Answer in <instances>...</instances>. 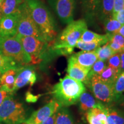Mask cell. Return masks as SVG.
<instances>
[{"label": "cell", "mask_w": 124, "mask_h": 124, "mask_svg": "<svg viewBox=\"0 0 124 124\" xmlns=\"http://www.w3.org/2000/svg\"><path fill=\"white\" fill-rule=\"evenodd\" d=\"M40 96L41 95H33L30 91H27L25 94V100L29 103H35L38 101V99L39 98Z\"/></svg>", "instance_id": "cell-34"}, {"label": "cell", "mask_w": 124, "mask_h": 124, "mask_svg": "<svg viewBox=\"0 0 124 124\" xmlns=\"http://www.w3.org/2000/svg\"><path fill=\"white\" fill-rule=\"evenodd\" d=\"M111 35H100L89 30H86L82 34L79 40L85 43H97L100 46L108 43L110 39Z\"/></svg>", "instance_id": "cell-18"}, {"label": "cell", "mask_w": 124, "mask_h": 124, "mask_svg": "<svg viewBox=\"0 0 124 124\" xmlns=\"http://www.w3.org/2000/svg\"><path fill=\"white\" fill-rule=\"evenodd\" d=\"M60 107L62 106L56 101L55 100L51 101L42 108L34 111L24 123L41 124L43 122L56 112Z\"/></svg>", "instance_id": "cell-10"}, {"label": "cell", "mask_w": 124, "mask_h": 124, "mask_svg": "<svg viewBox=\"0 0 124 124\" xmlns=\"http://www.w3.org/2000/svg\"><path fill=\"white\" fill-rule=\"evenodd\" d=\"M114 8V0H101L95 18L103 23L105 20L113 17Z\"/></svg>", "instance_id": "cell-16"}, {"label": "cell", "mask_w": 124, "mask_h": 124, "mask_svg": "<svg viewBox=\"0 0 124 124\" xmlns=\"http://www.w3.org/2000/svg\"><path fill=\"white\" fill-rule=\"evenodd\" d=\"M121 73L120 71L113 69L111 67L107 66L100 75H97L102 81L113 86L114 82L118 76Z\"/></svg>", "instance_id": "cell-20"}, {"label": "cell", "mask_w": 124, "mask_h": 124, "mask_svg": "<svg viewBox=\"0 0 124 124\" xmlns=\"http://www.w3.org/2000/svg\"><path fill=\"white\" fill-rule=\"evenodd\" d=\"M17 12V34L24 36L35 37L40 40L46 41L33 21L28 6L25 0L18 8Z\"/></svg>", "instance_id": "cell-7"}, {"label": "cell", "mask_w": 124, "mask_h": 124, "mask_svg": "<svg viewBox=\"0 0 124 124\" xmlns=\"http://www.w3.org/2000/svg\"><path fill=\"white\" fill-rule=\"evenodd\" d=\"M106 111L107 116L114 121L115 124H124V111L117 107L106 106Z\"/></svg>", "instance_id": "cell-22"}, {"label": "cell", "mask_w": 124, "mask_h": 124, "mask_svg": "<svg viewBox=\"0 0 124 124\" xmlns=\"http://www.w3.org/2000/svg\"><path fill=\"white\" fill-rule=\"evenodd\" d=\"M16 36L31 58V64H39L43 60L51 59L55 56L49 43L32 36H24L17 33Z\"/></svg>", "instance_id": "cell-4"}, {"label": "cell", "mask_w": 124, "mask_h": 124, "mask_svg": "<svg viewBox=\"0 0 124 124\" xmlns=\"http://www.w3.org/2000/svg\"><path fill=\"white\" fill-rule=\"evenodd\" d=\"M78 102L79 103L80 110L82 113H86L93 108H104L106 106L86 91L82 93Z\"/></svg>", "instance_id": "cell-14"}, {"label": "cell", "mask_w": 124, "mask_h": 124, "mask_svg": "<svg viewBox=\"0 0 124 124\" xmlns=\"http://www.w3.org/2000/svg\"><path fill=\"white\" fill-rule=\"evenodd\" d=\"M9 94H11V93H9L7 91L5 90L4 89H2L0 86V106L2 105L3 102L7 98V97Z\"/></svg>", "instance_id": "cell-36"}, {"label": "cell", "mask_w": 124, "mask_h": 124, "mask_svg": "<svg viewBox=\"0 0 124 124\" xmlns=\"http://www.w3.org/2000/svg\"><path fill=\"white\" fill-rule=\"evenodd\" d=\"M86 117L89 124H103L91 110H89L86 113Z\"/></svg>", "instance_id": "cell-31"}, {"label": "cell", "mask_w": 124, "mask_h": 124, "mask_svg": "<svg viewBox=\"0 0 124 124\" xmlns=\"http://www.w3.org/2000/svg\"><path fill=\"white\" fill-rule=\"evenodd\" d=\"M108 66L111 67L113 69L117 70L120 71L121 60L120 53H116L113 55L108 59L107 60ZM121 72V71H120Z\"/></svg>", "instance_id": "cell-30"}, {"label": "cell", "mask_w": 124, "mask_h": 124, "mask_svg": "<svg viewBox=\"0 0 124 124\" xmlns=\"http://www.w3.org/2000/svg\"><path fill=\"white\" fill-rule=\"evenodd\" d=\"M124 7V0H114V8L113 12V17L114 18L116 14Z\"/></svg>", "instance_id": "cell-33"}, {"label": "cell", "mask_w": 124, "mask_h": 124, "mask_svg": "<svg viewBox=\"0 0 124 124\" xmlns=\"http://www.w3.org/2000/svg\"><path fill=\"white\" fill-rule=\"evenodd\" d=\"M114 104L117 105L118 108H120L122 110L124 111V95L121 98H120Z\"/></svg>", "instance_id": "cell-37"}, {"label": "cell", "mask_w": 124, "mask_h": 124, "mask_svg": "<svg viewBox=\"0 0 124 124\" xmlns=\"http://www.w3.org/2000/svg\"><path fill=\"white\" fill-rule=\"evenodd\" d=\"M0 51L21 67L31 64L30 56L24 51L16 35L12 37H0Z\"/></svg>", "instance_id": "cell-6"}, {"label": "cell", "mask_w": 124, "mask_h": 124, "mask_svg": "<svg viewBox=\"0 0 124 124\" xmlns=\"http://www.w3.org/2000/svg\"><path fill=\"white\" fill-rule=\"evenodd\" d=\"M56 113H54L53 115L51 116V117H49L48 118L46 119V120H45L44 122H43L41 124H55Z\"/></svg>", "instance_id": "cell-38"}, {"label": "cell", "mask_w": 124, "mask_h": 124, "mask_svg": "<svg viewBox=\"0 0 124 124\" xmlns=\"http://www.w3.org/2000/svg\"><path fill=\"white\" fill-rule=\"evenodd\" d=\"M101 46L97 43H85L79 40L75 47L85 51H93L97 49Z\"/></svg>", "instance_id": "cell-29"}, {"label": "cell", "mask_w": 124, "mask_h": 124, "mask_svg": "<svg viewBox=\"0 0 124 124\" xmlns=\"http://www.w3.org/2000/svg\"><path fill=\"white\" fill-rule=\"evenodd\" d=\"M17 10L0 18V37H12L17 33Z\"/></svg>", "instance_id": "cell-12"}, {"label": "cell", "mask_w": 124, "mask_h": 124, "mask_svg": "<svg viewBox=\"0 0 124 124\" xmlns=\"http://www.w3.org/2000/svg\"><path fill=\"white\" fill-rule=\"evenodd\" d=\"M85 84L90 90L97 100L106 106H110L113 103V86L102 81L97 75L91 77L84 82Z\"/></svg>", "instance_id": "cell-8"}, {"label": "cell", "mask_w": 124, "mask_h": 124, "mask_svg": "<svg viewBox=\"0 0 124 124\" xmlns=\"http://www.w3.org/2000/svg\"><path fill=\"white\" fill-rule=\"evenodd\" d=\"M0 124H3V123H2V122H0Z\"/></svg>", "instance_id": "cell-45"}, {"label": "cell", "mask_w": 124, "mask_h": 124, "mask_svg": "<svg viewBox=\"0 0 124 124\" xmlns=\"http://www.w3.org/2000/svg\"><path fill=\"white\" fill-rule=\"evenodd\" d=\"M120 56L121 60L120 71L122 72H124V51L120 52Z\"/></svg>", "instance_id": "cell-39"}, {"label": "cell", "mask_w": 124, "mask_h": 124, "mask_svg": "<svg viewBox=\"0 0 124 124\" xmlns=\"http://www.w3.org/2000/svg\"><path fill=\"white\" fill-rule=\"evenodd\" d=\"M86 91L83 82L66 75L54 86L52 95L61 106L68 107L78 102L80 96Z\"/></svg>", "instance_id": "cell-3"}, {"label": "cell", "mask_w": 124, "mask_h": 124, "mask_svg": "<svg viewBox=\"0 0 124 124\" xmlns=\"http://www.w3.org/2000/svg\"><path fill=\"white\" fill-rule=\"evenodd\" d=\"M24 0H4L2 4V16L15 13Z\"/></svg>", "instance_id": "cell-24"}, {"label": "cell", "mask_w": 124, "mask_h": 124, "mask_svg": "<svg viewBox=\"0 0 124 124\" xmlns=\"http://www.w3.org/2000/svg\"><path fill=\"white\" fill-rule=\"evenodd\" d=\"M105 32L109 35L117 33L122 25L117 20L113 17L108 18L103 22Z\"/></svg>", "instance_id": "cell-27"}, {"label": "cell", "mask_w": 124, "mask_h": 124, "mask_svg": "<svg viewBox=\"0 0 124 124\" xmlns=\"http://www.w3.org/2000/svg\"><path fill=\"white\" fill-rule=\"evenodd\" d=\"M89 70L77 63L72 56L68 59L67 72L68 75L72 78L84 82L86 80Z\"/></svg>", "instance_id": "cell-13"}, {"label": "cell", "mask_w": 124, "mask_h": 124, "mask_svg": "<svg viewBox=\"0 0 124 124\" xmlns=\"http://www.w3.org/2000/svg\"><path fill=\"white\" fill-rule=\"evenodd\" d=\"M2 2L0 1V18L2 17Z\"/></svg>", "instance_id": "cell-42"}, {"label": "cell", "mask_w": 124, "mask_h": 124, "mask_svg": "<svg viewBox=\"0 0 124 124\" xmlns=\"http://www.w3.org/2000/svg\"><path fill=\"white\" fill-rule=\"evenodd\" d=\"M48 3L63 24L74 21L76 0H48Z\"/></svg>", "instance_id": "cell-9"}, {"label": "cell", "mask_w": 124, "mask_h": 124, "mask_svg": "<svg viewBox=\"0 0 124 124\" xmlns=\"http://www.w3.org/2000/svg\"></svg>", "instance_id": "cell-47"}, {"label": "cell", "mask_w": 124, "mask_h": 124, "mask_svg": "<svg viewBox=\"0 0 124 124\" xmlns=\"http://www.w3.org/2000/svg\"><path fill=\"white\" fill-rule=\"evenodd\" d=\"M23 124H27V123H24Z\"/></svg>", "instance_id": "cell-46"}, {"label": "cell", "mask_w": 124, "mask_h": 124, "mask_svg": "<svg viewBox=\"0 0 124 124\" xmlns=\"http://www.w3.org/2000/svg\"><path fill=\"white\" fill-rule=\"evenodd\" d=\"M101 0H81L85 19L92 23L95 19L96 12Z\"/></svg>", "instance_id": "cell-19"}, {"label": "cell", "mask_w": 124, "mask_h": 124, "mask_svg": "<svg viewBox=\"0 0 124 124\" xmlns=\"http://www.w3.org/2000/svg\"><path fill=\"white\" fill-rule=\"evenodd\" d=\"M37 80V75L32 66H25L20 68L17 74L15 82V92L28 85L33 86Z\"/></svg>", "instance_id": "cell-11"}, {"label": "cell", "mask_w": 124, "mask_h": 124, "mask_svg": "<svg viewBox=\"0 0 124 124\" xmlns=\"http://www.w3.org/2000/svg\"><path fill=\"white\" fill-rule=\"evenodd\" d=\"M55 124H74L72 114L66 107L62 106L57 110Z\"/></svg>", "instance_id": "cell-21"}, {"label": "cell", "mask_w": 124, "mask_h": 124, "mask_svg": "<svg viewBox=\"0 0 124 124\" xmlns=\"http://www.w3.org/2000/svg\"><path fill=\"white\" fill-rule=\"evenodd\" d=\"M95 51L98 59L103 61H107L111 56L116 54L110 47L108 43L104 44V46H100Z\"/></svg>", "instance_id": "cell-26"}, {"label": "cell", "mask_w": 124, "mask_h": 124, "mask_svg": "<svg viewBox=\"0 0 124 124\" xmlns=\"http://www.w3.org/2000/svg\"><path fill=\"white\" fill-rule=\"evenodd\" d=\"M77 63L86 69H91V67L98 60V57L95 51H81L71 55Z\"/></svg>", "instance_id": "cell-15"}, {"label": "cell", "mask_w": 124, "mask_h": 124, "mask_svg": "<svg viewBox=\"0 0 124 124\" xmlns=\"http://www.w3.org/2000/svg\"><path fill=\"white\" fill-rule=\"evenodd\" d=\"M0 1H1V2H3V1H4V0H0Z\"/></svg>", "instance_id": "cell-43"}, {"label": "cell", "mask_w": 124, "mask_h": 124, "mask_svg": "<svg viewBox=\"0 0 124 124\" xmlns=\"http://www.w3.org/2000/svg\"><path fill=\"white\" fill-rule=\"evenodd\" d=\"M1 74H1V72H0V78H1Z\"/></svg>", "instance_id": "cell-44"}, {"label": "cell", "mask_w": 124, "mask_h": 124, "mask_svg": "<svg viewBox=\"0 0 124 124\" xmlns=\"http://www.w3.org/2000/svg\"><path fill=\"white\" fill-rule=\"evenodd\" d=\"M108 66L107 61H103V60H97L95 62L93 66L91 67V69L90 70L89 73L86 77V79L90 78L91 77L94 75H98L104 70L105 67Z\"/></svg>", "instance_id": "cell-28"}, {"label": "cell", "mask_w": 124, "mask_h": 124, "mask_svg": "<svg viewBox=\"0 0 124 124\" xmlns=\"http://www.w3.org/2000/svg\"><path fill=\"white\" fill-rule=\"evenodd\" d=\"M113 103H115L120 98L124 95V72H121L114 82L113 85Z\"/></svg>", "instance_id": "cell-23"}, {"label": "cell", "mask_w": 124, "mask_h": 124, "mask_svg": "<svg viewBox=\"0 0 124 124\" xmlns=\"http://www.w3.org/2000/svg\"><path fill=\"white\" fill-rule=\"evenodd\" d=\"M20 68H21V67L18 66L13 60L5 56L0 51V72L1 74L10 69H18Z\"/></svg>", "instance_id": "cell-25"}, {"label": "cell", "mask_w": 124, "mask_h": 124, "mask_svg": "<svg viewBox=\"0 0 124 124\" xmlns=\"http://www.w3.org/2000/svg\"><path fill=\"white\" fill-rule=\"evenodd\" d=\"M20 69H10L1 74L0 78V86L9 93L14 94L15 93L14 87L16 77Z\"/></svg>", "instance_id": "cell-17"}, {"label": "cell", "mask_w": 124, "mask_h": 124, "mask_svg": "<svg viewBox=\"0 0 124 124\" xmlns=\"http://www.w3.org/2000/svg\"><path fill=\"white\" fill-rule=\"evenodd\" d=\"M25 108L21 102L9 94L0 106V122L4 124H22L27 120Z\"/></svg>", "instance_id": "cell-5"}, {"label": "cell", "mask_w": 124, "mask_h": 124, "mask_svg": "<svg viewBox=\"0 0 124 124\" xmlns=\"http://www.w3.org/2000/svg\"><path fill=\"white\" fill-rule=\"evenodd\" d=\"M117 33H118L119 34H120L121 35H122V36L124 37V24L122 25L121 27L120 28V29L118 31Z\"/></svg>", "instance_id": "cell-40"}, {"label": "cell", "mask_w": 124, "mask_h": 124, "mask_svg": "<svg viewBox=\"0 0 124 124\" xmlns=\"http://www.w3.org/2000/svg\"><path fill=\"white\" fill-rule=\"evenodd\" d=\"M109 41L116 43V44H118L119 46L123 48L124 49V37L118 33H116L111 35Z\"/></svg>", "instance_id": "cell-32"}, {"label": "cell", "mask_w": 124, "mask_h": 124, "mask_svg": "<svg viewBox=\"0 0 124 124\" xmlns=\"http://www.w3.org/2000/svg\"><path fill=\"white\" fill-rule=\"evenodd\" d=\"M28 6L31 16L46 42L55 39L57 27L52 14L40 0H25Z\"/></svg>", "instance_id": "cell-2"}, {"label": "cell", "mask_w": 124, "mask_h": 124, "mask_svg": "<svg viewBox=\"0 0 124 124\" xmlns=\"http://www.w3.org/2000/svg\"><path fill=\"white\" fill-rule=\"evenodd\" d=\"M87 29V25L85 20H78L69 23L53 41L49 42L55 55H71L82 34Z\"/></svg>", "instance_id": "cell-1"}, {"label": "cell", "mask_w": 124, "mask_h": 124, "mask_svg": "<svg viewBox=\"0 0 124 124\" xmlns=\"http://www.w3.org/2000/svg\"><path fill=\"white\" fill-rule=\"evenodd\" d=\"M121 25L124 24V7L116 14L114 18Z\"/></svg>", "instance_id": "cell-35"}, {"label": "cell", "mask_w": 124, "mask_h": 124, "mask_svg": "<svg viewBox=\"0 0 124 124\" xmlns=\"http://www.w3.org/2000/svg\"><path fill=\"white\" fill-rule=\"evenodd\" d=\"M105 124H115L113 121L112 120V119L110 118L108 116V119H107V121Z\"/></svg>", "instance_id": "cell-41"}]
</instances>
